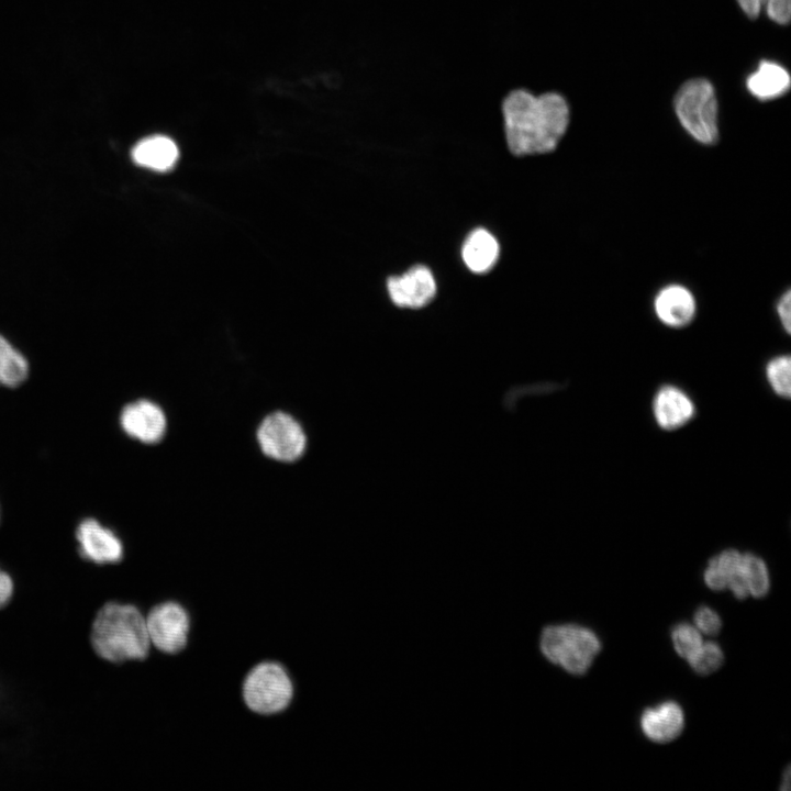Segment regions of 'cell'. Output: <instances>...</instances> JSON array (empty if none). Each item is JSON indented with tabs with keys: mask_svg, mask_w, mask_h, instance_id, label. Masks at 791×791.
<instances>
[{
	"mask_svg": "<svg viewBox=\"0 0 791 791\" xmlns=\"http://www.w3.org/2000/svg\"><path fill=\"white\" fill-rule=\"evenodd\" d=\"M675 110L682 127L697 142H717V101L710 81L697 78L682 85L675 98Z\"/></svg>",
	"mask_w": 791,
	"mask_h": 791,
	"instance_id": "4",
	"label": "cell"
},
{
	"mask_svg": "<svg viewBox=\"0 0 791 791\" xmlns=\"http://www.w3.org/2000/svg\"><path fill=\"white\" fill-rule=\"evenodd\" d=\"M750 19H757L764 4L768 16L779 24H787L791 15V0H737Z\"/></svg>",
	"mask_w": 791,
	"mask_h": 791,
	"instance_id": "20",
	"label": "cell"
},
{
	"mask_svg": "<svg viewBox=\"0 0 791 791\" xmlns=\"http://www.w3.org/2000/svg\"><path fill=\"white\" fill-rule=\"evenodd\" d=\"M89 642L100 659L115 665L144 660L152 649L145 614L129 602H105L91 622Z\"/></svg>",
	"mask_w": 791,
	"mask_h": 791,
	"instance_id": "2",
	"label": "cell"
},
{
	"mask_svg": "<svg viewBox=\"0 0 791 791\" xmlns=\"http://www.w3.org/2000/svg\"><path fill=\"white\" fill-rule=\"evenodd\" d=\"M672 642L677 653L689 659L701 646L699 632L689 624H679L672 632Z\"/></svg>",
	"mask_w": 791,
	"mask_h": 791,
	"instance_id": "22",
	"label": "cell"
},
{
	"mask_svg": "<svg viewBox=\"0 0 791 791\" xmlns=\"http://www.w3.org/2000/svg\"><path fill=\"white\" fill-rule=\"evenodd\" d=\"M120 423L130 437L146 444L159 442L167 430L164 411L149 400H137L125 405Z\"/></svg>",
	"mask_w": 791,
	"mask_h": 791,
	"instance_id": "10",
	"label": "cell"
},
{
	"mask_svg": "<svg viewBox=\"0 0 791 791\" xmlns=\"http://www.w3.org/2000/svg\"><path fill=\"white\" fill-rule=\"evenodd\" d=\"M653 308L659 322L671 328L690 325L697 315V299L693 292L681 283H668L654 297Z\"/></svg>",
	"mask_w": 791,
	"mask_h": 791,
	"instance_id": "11",
	"label": "cell"
},
{
	"mask_svg": "<svg viewBox=\"0 0 791 791\" xmlns=\"http://www.w3.org/2000/svg\"><path fill=\"white\" fill-rule=\"evenodd\" d=\"M789 87L788 71L770 62H761L758 69L747 79L748 90L762 100L777 98L783 94Z\"/></svg>",
	"mask_w": 791,
	"mask_h": 791,
	"instance_id": "16",
	"label": "cell"
},
{
	"mask_svg": "<svg viewBox=\"0 0 791 791\" xmlns=\"http://www.w3.org/2000/svg\"><path fill=\"white\" fill-rule=\"evenodd\" d=\"M152 646L156 651L176 656L187 647L191 631V615L176 600H164L152 605L145 615Z\"/></svg>",
	"mask_w": 791,
	"mask_h": 791,
	"instance_id": "6",
	"label": "cell"
},
{
	"mask_svg": "<svg viewBox=\"0 0 791 791\" xmlns=\"http://www.w3.org/2000/svg\"><path fill=\"white\" fill-rule=\"evenodd\" d=\"M694 621L699 630L705 634H716L721 628V619L713 610L706 606L698 609Z\"/></svg>",
	"mask_w": 791,
	"mask_h": 791,
	"instance_id": "23",
	"label": "cell"
},
{
	"mask_svg": "<svg viewBox=\"0 0 791 791\" xmlns=\"http://www.w3.org/2000/svg\"><path fill=\"white\" fill-rule=\"evenodd\" d=\"M683 727V714L678 704L667 702L644 712L643 732L653 740L667 742L675 738Z\"/></svg>",
	"mask_w": 791,
	"mask_h": 791,
	"instance_id": "14",
	"label": "cell"
},
{
	"mask_svg": "<svg viewBox=\"0 0 791 791\" xmlns=\"http://www.w3.org/2000/svg\"><path fill=\"white\" fill-rule=\"evenodd\" d=\"M766 380L772 392L782 398L791 396V358L788 354L777 355L765 366Z\"/></svg>",
	"mask_w": 791,
	"mask_h": 791,
	"instance_id": "18",
	"label": "cell"
},
{
	"mask_svg": "<svg viewBox=\"0 0 791 791\" xmlns=\"http://www.w3.org/2000/svg\"><path fill=\"white\" fill-rule=\"evenodd\" d=\"M14 593V580L4 570L0 568V610L5 608Z\"/></svg>",
	"mask_w": 791,
	"mask_h": 791,
	"instance_id": "26",
	"label": "cell"
},
{
	"mask_svg": "<svg viewBox=\"0 0 791 791\" xmlns=\"http://www.w3.org/2000/svg\"><path fill=\"white\" fill-rule=\"evenodd\" d=\"M742 570L749 592L757 598L765 595L769 589V577L764 560L753 554H744Z\"/></svg>",
	"mask_w": 791,
	"mask_h": 791,
	"instance_id": "19",
	"label": "cell"
},
{
	"mask_svg": "<svg viewBox=\"0 0 791 791\" xmlns=\"http://www.w3.org/2000/svg\"><path fill=\"white\" fill-rule=\"evenodd\" d=\"M78 554L97 565H114L122 560L124 548L121 539L93 519L83 520L77 527Z\"/></svg>",
	"mask_w": 791,
	"mask_h": 791,
	"instance_id": "8",
	"label": "cell"
},
{
	"mask_svg": "<svg viewBox=\"0 0 791 791\" xmlns=\"http://www.w3.org/2000/svg\"><path fill=\"white\" fill-rule=\"evenodd\" d=\"M387 287L392 302L402 308H422L436 293L435 279L431 270L422 265L412 267L400 277H390Z\"/></svg>",
	"mask_w": 791,
	"mask_h": 791,
	"instance_id": "12",
	"label": "cell"
},
{
	"mask_svg": "<svg viewBox=\"0 0 791 791\" xmlns=\"http://www.w3.org/2000/svg\"><path fill=\"white\" fill-rule=\"evenodd\" d=\"M688 660L695 671L706 675L722 665L723 654L716 644L705 643Z\"/></svg>",
	"mask_w": 791,
	"mask_h": 791,
	"instance_id": "21",
	"label": "cell"
},
{
	"mask_svg": "<svg viewBox=\"0 0 791 791\" xmlns=\"http://www.w3.org/2000/svg\"><path fill=\"white\" fill-rule=\"evenodd\" d=\"M501 114L508 147L515 156L555 151L570 120L569 105L560 93L535 94L526 88L505 93Z\"/></svg>",
	"mask_w": 791,
	"mask_h": 791,
	"instance_id": "1",
	"label": "cell"
},
{
	"mask_svg": "<svg viewBox=\"0 0 791 791\" xmlns=\"http://www.w3.org/2000/svg\"><path fill=\"white\" fill-rule=\"evenodd\" d=\"M543 655L567 671L581 675L600 649L597 636L588 628L575 625H550L539 638Z\"/></svg>",
	"mask_w": 791,
	"mask_h": 791,
	"instance_id": "5",
	"label": "cell"
},
{
	"mask_svg": "<svg viewBox=\"0 0 791 791\" xmlns=\"http://www.w3.org/2000/svg\"><path fill=\"white\" fill-rule=\"evenodd\" d=\"M461 256L466 266L474 272L482 274L490 270L499 256V244L486 230L472 231L466 238Z\"/></svg>",
	"mask_w": 791,
	"mask_h": 791,
	"instance_id": "15",
	"label": "cell"
},
{
	"mask_svg": "<svg viewBox=\"0 0 791 791\" xmlns=\"http://www.w3.org/2000/svg\"><path fill=\"white\" fill-rule=\"evenodd\" d=\"M651 412L657 426L670 432L691 422L697 414V408L693 399L682 388L667 383L655 392Z\"/></svg>",
	"mask_w": 791,
	"mask_h": 791,
	"instance_id": "9",
	"label": "cell"
},
{
	"mask_svg": "<svg viewBox=\"0 0 791 791\" xmlns=\"http://www.w3.org/2000/svg\"><path fill=\"white\" fill-rule=\"evenodd\" d=\"M704 580L706 584L714 590H722L727 586L728 576L718 565L715 557L709 561L708 568L704 572Z\"/></svg>",
	"mask_w": 791,
	"mask_h": 791,
	"instance_id": "24",
	"label": "cell"
},
{
	"mask_svg": "<svg viewBox=\"0 0 791 791\" xmlns=\"http://www.w3.org/2000/svg\"><path fill=\"white\" fill-rule=\"evenodd\" d=\"M245 708L258 716H274L287 710L294 698V686L281 662L265 659L245 673L241 684Z\"/></svg>",
	"mask_w": 791,
	"mask_h": 791,
	"instance_id": "3",
	"label": "cell"
},
{
	"mask_svg": "<svg viewBox=\"0 0 791 791\" xmlns=\"http://www.w3.org/2000/svg\"><path fill=\"white\" fill-rule=\"evenodd\" d=\"M779 322L787 334L791 332V291L787 289L776 302Z\"/></svg>",
	"mask_w": 791,
	"mask_h": 791,
	"instance_id": "25",
	"label": "cell"
},
{
	"mask_svg": "<svg viewBox=\"0 0 791 791\" xmlns=\"http://www.w3.org/2000/svg\"><path fill=\"white\" fill-rule=\"evenodd\" d=\"M261 452L279 461H293L302 456L307 436L299 422L285 412L266 416L257 430Z\"/></svg>",
	"mask_w": 791,
	"mask_h": 791,
	"instance_id": "7",
	"label": "cell"
},
{
	"mask_svg": "<svg viewBox=\"0 0 791 791\" xmlns=\"http://www.w3.org/2000/svg\"><path fill=\"white\" fill-rule=\"evenodd\" d=\"M179 157L176 143L165 135H152L141 140L132 149V158L138 166L166 171L171 169Z\"/></svg>",
	"mask_w": 791,
	"mask_h": 791,
	"instance_id": "13",
	"label": "cell"
},
{
	"mask_svg": "<svg viewBox=\"0 0 791 791\" xmlns=\"http://www.w3.org/2000/svg\"><path fill=\"white\" fill-rule=\"evenodd\" d=\"M27 372L25 357L0 335V385L16 387L26 379Z\"/></svg>",
	"mask_w": 791,
	"mask_h": 791,
	"instance_id": "17",
	"label": "cell"
}]
</instances>
